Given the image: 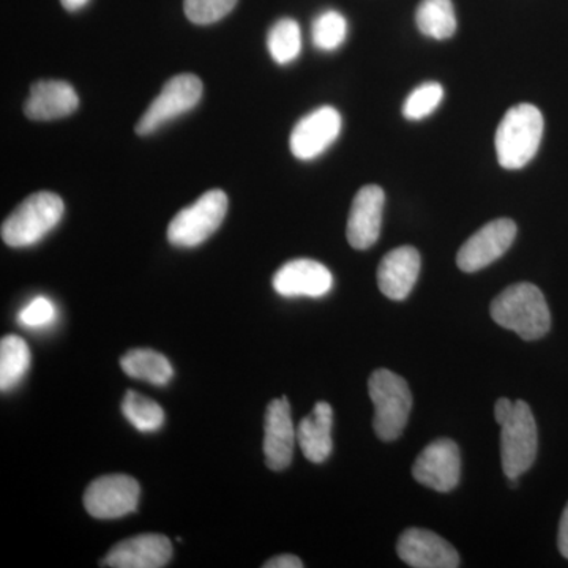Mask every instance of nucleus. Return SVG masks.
<instances>
[{"label": "nucleus", "instance_id": "15", "mask_svg": "<svg viewBox=\"0 0 568 568\" xmlns=\"http://www.w3.org/2000/svg\"><path fill=\"white\" fill-rule=\"evenodd\" d=\"M274 290L283 297H324L334 287V276L313 260H294L274 276Z\"/></svg>", "mask_w": 568, "mask_h": 568}, {"label": "nucleus", "instance_id": "25", "mask_svg": "<svg viewBox=\"0 0 568 568\" xmlns=\"http://www.w3.org/2000/svg\"><path fill=\"white\" fill-rule=\"evenodd\" d=\"M347 21L335 10L324 11L313 21L312 39L317 50L335 51L345 43Z\"/></svg>", "mask_w": 568, "mask_h": 568}, {"label": "nucleus", "instance_id": "27", "mask_svg": "<svg viewBox=\"0 0 568 568\" xmlns=\"http://www.w3.org/2000/svg\"><path fill=\"white\" fill-rule=\"evenodd\" d=\"M237 0H185L186 18L197 26H209L223 20L234 10Z\"/></svg>", "mask_w": 568, "mask_h": 568}, {"label": "nucleus", "instance_id": "7", "mask_svg": "<svg viewBox=\"0 0 568 568\" xmlns=\"http://www.w3.org/2000/svg\"><path fill=\"white\" fill-rule=\"evenodd\" d=\"M203 91V82L194 74L185 73L171 78L148 111L141 115L134 132L140 136H151L159 132L166 123L196 108Z\"/></svg>", "mask_w": 568, "mask_h": 568}, {"label": "nucleus", "instance_id": "20", "mask_svg": "<svg viewBox=\"0 0 568 568\" xmlns=\"http://www.w3.org/2000/svg\"><path fill=\"white\" fill-rule=\"evenodd\" d=\"M121 366L133 379L145 381L152 386H166L174 376L171 362L152 349L129 351L121 358Z\"/></svg>", "mask_w": 568, "mask_h": 568}, {"label": "nucleus", "instance_id": "1", "mask_svg": "<svg viewBox=\"0 0 568 568\" xmlns=\"http://www.w3.org/2000/svg\"><path fill=\"white\" fill-rule=\"evenodd\" d=\"M495 417L500 426V462L507 478L528 473L537 458L538 433L536 418L528 403L499 398Z\"/></svg>", "mask_w": 568, "mask_h": 568}, {"label": "nucleus", "instance_id": "9", "mask_svg": "<svg viewBox=\"0 0 568 568\" xmlns=\"http://www.w3.org/2000/svg\"><path fill=\"white\" fill-rule=\"evenodd\" d=\"M517 237V224L510 219L493 220L467 239L457 256L458 267L466 274L481 271L499 260Z\"/></svg>", "mask_w": 568, "mask_h": 568}, {"label": "nucleus", "instance_id": "24", "mask_svg": "<svg viewBox=\"0 0 568 568\" xmlns=\"http://www.w3.org/2000/svg\"><path fill=\"white\" fill-rule=\"evenodd\" d=\"M122 414L141 433L159 432L164 424L162 406L134 390L123 396Z\"/></svg>", "mask_w": 568, "mask_h": 568}, {"label": "nucleus", "instance_id": "23", "mask_svg": "<svg viewBox=\"0 0 568 568\" xmlns=\"http://www.w3.org/2000/svg\"><path fill=\"white\" fill-rule=\"evenodd\" d=\"M267 48L278 65H287L298 58L302 50L301 26L291 18H283L272 26L267 36Z\"/></svg>", "mask_w": 568, "mask_h": 568}, {"label": "nucleus", "instance_id": "17", "mask_svg": "<svg viewBox=\"0 0 568 568\" xmlns=\"http://www.w3.org/2000/svg\"><path fill=\"white\" fill-rule=\"evenodd\" d=\"M80 108V97L69 82L37 81L24 103L26 118L37 122L67 118Z\"/></svg>", "mask_w": 568, "mask_h": 568}, {"label": "nucleus", "instance_id": "14", "mask_svg": "<svg viewBox=\"0 0 568 568\" xmlns=\"http://www.w3.org/2000/svg\"><path fill=\"white\" fill-rule=\"evenodd\" d=\"M399 559L414 568H457L459 556L443 537L426 529H407L396 545Z\"/></svg>", "mask_w": 568, "mask_h": 568}, {"label": "nucleus", "instance_id": "19", "mask_svg": "<svg viewBox=\"0 0 568 568\" xmlns=\"http://www.w3.org/2000/svg\"><path fill=\"white\" fill-rule=\"evenodd\" d=\"M334 410L328 403L320 402L297 426V443L302 454L312 463H324L334 450L332 439Z\"/></svg>", "mask_w": 568, "mask_h": 568}, {"label": "nucleus", "instance_id": "18", "mask_svg": "<svg viewBox=\"0 0 568 568\" xmlns=\"http://www.w3.org/2000/svg\"><path fill=\"white\" fill-rule=\"evenodd\" d=\"M420 265V253L414 246L392 250L383 257L377 268L381 293L392 301H405L416 286Z\"/></svg>", "mask_w": 568, "mask_h": 568}, {"label": "nucleus", "instance_id": "5", "mask_svg": "<svg viewBox=\"0 0 568 568\" xmlns=\"http://www.w3.org/2000/svg\"><path fill=\"white\" fill-rule=\"evenodd\" d=\"M369 398L375 406L373 428L386 443L403 435L413 410V394L402 376L388 369H377L368 381Z\"/></svg>", "mask_w": 568, "mask_h": 568}, {"label": "nucleus", "instance_id": "21", "mask_svg": "<svg viewBox=\"0 0 568 568\" xmlns=\"http://www.w3.org/2000/svg\"><path fill=\"white\" fill-rule=\"evenodd\" d=\"M31 349L18 335L3 336L0 342V390L18 386L31 368Z\"/></svg>", "mask_w": 568, "mask_h": 568}, {"label": "nucleus", "instance_id": "10", "mask_svg": "<svg viewBox=\"0 0 568 568\" xmlns=\"http://www.w3.org/2000/svg\"><path fill=\"white\" fill-rule=\"evenodd\" d=\"M342 132V115L332 106L317 108L297 122L290 138L291 152L297 160L310 162L323 155Z\"/></svg>", "mask_w": 568, "mask_h": 568}, {"label": "nucleus", "instance_id": "3", "mask_svg": "<svg viewBox=\"0 0 568 568\" xmlns=\"http://www.w3.org/2000/svg\"><path fill=\"white\" fill-rule=\"evenodd\" d=\"M544 115L534 104L510 108L497 126V162L506 170H521L536 156L544 136Z\"/></svg>", "mask_w": 568, "mask_h": 568}, {"label": "nucleus", "instance_id": "28", "mask_svg": "<svg viewBox=\"0 0 568 568\" xmlns=\"http://www.w3.org/2000/svg\"><path fill=\"white\" fill-rule=\"evenodd\" d=\"M18 321L21 325L28 328H40L50 327L58 321V308H55L54 302L51 298L39 295V297L32 298L24 308L21 310L18 315Z\"/></svg>", "mask_w": 568, "mask_h": 568}, {"label": "nucleus", "instance_id": "11", "mask_svg": "<svg viewBox=\"0 0 568 568\" xmlns=\"http://www.w3.org/2000/svg\"><path fill=\"white\" fill-rule=\"evenodd\" d=\"M413 476L418 484L448 493L457 488L462 478V454L452 439H437L418 455L413 467Z\"/></svg>", "mask_w": 568, "mask_h": 568}, {"label": "nucleus", "instance_id": "30", "mask_svg": "<svg viewBox=\"0 0 568 568\" xmlns=\"http://www.w3.org/2000/svg\"><path fill=\"white\" fill-rule=\"evenodd\" d=\"M558 545L560 555L568 559V504L564 508L562 518H560Z\"/></svg>", "mask_w": 568, "mask_h": 568}, {"label": "nucleus", "instance_id": "8", "mask_svg": "<svg viewBox=\"0 0 568 568\" xmlns=\"http://www.w3.org/2000/svg\"><path fill=\"white\" fill-rule=\"evenodd\" d=\"M141 487L133 477L112 474L93 480L85 489L84 507L97 519H118L136 510Z\"/></svg>", "mask_w": 568, "mask_h": 568}, {"label": "nucleus", "instance_id": "29", "mask_svg": "<svg viewBox=\"0 0 568 568\" xmlns=\"http://www.w3.org/2000/svg\"><path fill=\"white\" fill-rule=\"evenodd\" d=\"M264 568H302L304 564L302 560L297 558V556L293 555H282L276 556V558L267 560L264 564Z\"/></svg>", "mask_w": 568, "mask_h": 568}, {"label": "nucleus", "instance_id": "6", "mask_svg": "<svg viewBox=\"0 0 568 568\" xmlns=\"http://www.w3.org/2000/svg\"><path fill=\"white\" fill-rule=\"evenodd\" d=\"M226 193L222 190L205 192L196 203L182 209L168 226V241L179 248H194L204 244L222 226L227 213Z\"/></svg>", "mask_w": 568, "mask_h": 568}, {"label": "nucleus", "instance_id": "16", "mask_svg": "<svg viewBox=\"0 0 568 568\" xmlns=\"http://www.w3.org/2000/svg\"><path fill=\"white\" fill-rule=\"evenodd\" d=\"M173 558V545L162 534H141L111 549L103 566L112 568H162Z\"/></svg>", "mask_w": 568, "mask_h": 568}, {"label": "nucleus", "instance_id": "22", "mask_svg": "<svg viewBox=\"0 0 568 568\" xmlns=\"http://www.w3.org/2000/svg\"><path fill=\"white\" fill-rule=\"evenodd\" d=\"M418 31L435 40H447L457 32L452 0H422L416 11Z\"/></svg>", "mask_w": 568, "mask_h": 568}, {"label": "nucleus", "instance_id": "4", "mask_svg": "<svg viewBox=\"0 0 568 568\" xmlns=\"http://www.w3.org/2000/svg\"><path fill=\"white\" fill-rule=\"evenodd\" d=\"M65 204L51 192L33 193L2 223V241L11 248H26L43 241L61 223Z\"/></svg>", "mask_w": 568, "mask_h": 568}, {"label": "nucleus", "instance_id": "2", "mask_svg": "<svg viewBox=\"0 0 568 568\" xmlns=\"http://www.w3.org/2000/svg\"><path fill=\"white\" fill-rule=\"evenodd\" d=\"M497 325L515 332L526 342L541 338L551 327V313L540 290L532 283H517L503 291L491 304Z\"/></svg>", "mask_w": 568, "mask_h": 568}, {"label": "nucleus", "instance_id": "31", "mask_svg": "<svg viewBox=\"0 0 568 568\" xmlns=\"http://www.w3.org/2000/svg\"><path fill=\"white\" fill-rule=\"evenodd\" d=\"M63 9L69 11L81 10L82 7L88 6L89 0H61Z\"/></svg>", "mask_w": 568, "mask_h": 568}, {"label": "nucleus", "instance_id": "12", "mask_svg": "<svg viewBox=\"0 0 568 568\" xmlns=\"http://www.w3.org/2000/svg\"><path fill=\"white\" fill-rule=\"evenodd\" d=\"M297 429L294 428L291 406L286 396L271 402L265 410L264 455L268 469L284 470L294 457Z\"/></svg>", "mask_w": 568, "mask_h": 568}, {"label": "nucleus", "instance_id": "26", "mask_svg": "<svg viewBox=\"0 0 568 568\" xmlns=\"http://www.w3.org/2000/svg\"><path fill=\"white\" fill-rule=\"evenodd\" d=\"M444 89L439 82H425L418 85L407 97L405 104H403V115L407 121H422L433 114L443 102Z\"/></svg>", "mask_w": 568, "mask_h": 568}, {"label": "nucleus", "instance_id": "13", "mask_svg": "<svg viewBox=\"0 0 568 568\" xmlns=\"http://www.w3.org/2000/svg\"><path fill=\"white\" fill-rule=\"evenodd\" d=\"M386 194L377 185L358 190L347 219L346 237L355 250H368L379 239Z\"/></svg>", "mask_w": 568, "mask_h": 568}]
</instances>
